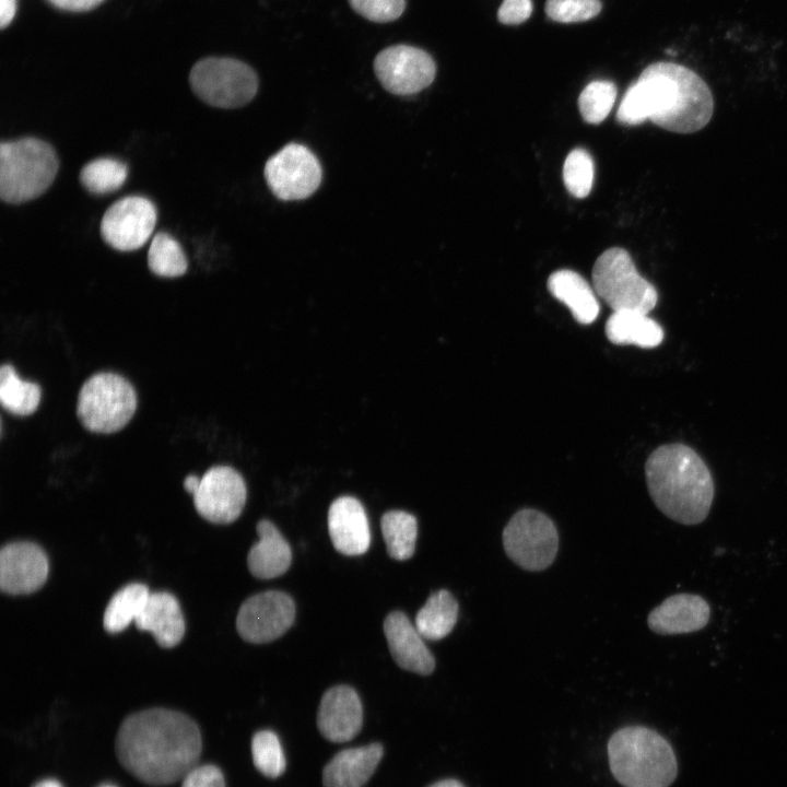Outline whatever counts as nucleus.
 I'll return each mask as SVG.
<instances>
[{"instance_id": "dca6fc26", "label": "nucleus", "mask_w": 787, "mask_h": 787, "mask_svg": "<svg viewBox=\"0 0 787 787\" xmlns=\"http://www.w3.org/2000/svg\"><path fill=\"white\" fill-rule=\"evenodd\" d=\"M363 725V707L356 691L345 684L328 689L317 713L321 736L336 743L352 740Z\"/></svg>"}, {"instance_id": "412c9836", "label": "nucleus", "mask_w": 787, "mask_h": 787, "mask_svg": "<svg viewBox=\"0 0 787 787\" xmlns=\"http://www.w3.org/2000/svg\"><path fill=\"white\" fill-rule=\"evenodd\" d=\"M384 755L380 743L338 752L322 770L325 787H363Z\"/></svg>"}, {"instance_id": "4468645a", "label": "nucleus", "mask_w": 787, "mask_h": 787, "mask_svg": "<svg viewBox=\"0 0 787 787\" xmlns=\"http://www.w3.org/2000/svg\"><path fill=\"white\" fill-rule=\"evenodd\" d=\"M246 495V484L238 471L230 466H213L201 477L192 496L202 518L213 524H230L242 514Z\"/></svg>"}, {"instance_id": "5701e85b", "label": "nucleus", "mask_w": 787, "mask_h": 787, "mask_svg": "<svg viewBox=\"0 0 787 787\" xmlns=\"http://www.w3.org/2000/svg\"><path fill=\"white\" fill-rule=\"evenodd\" d=\"M550 293L571 310L574 319L582 325H589L599 315L597 294L589 283L577 272L561 269L548 279Z\"/></svg>"}, {"instance_id": "aec40b11", "label": "nucleus", "mask_w": 787, "mask_h": 787, "mask_svg": "<svg viewBox=\"0 0 787 787\" xmlns=\"http://www.w3.org/2000/svg\"><path fill=\"white\" fill-rule=\"evenodd\" d=\"M141 631L152 633L163 648L176 646L185 634V619L178 600L166 591L152 592L134 621Z\"/></svg>"}, {"instance_id": "9d476101", "label": "nucleus", "mask_w": 787, "mask_h": 787, "mask_svg": "<svg viewBox=\"0 0 787 787\" xmlns=\"http://www.w3.org/2000/svg\"><path fill=\"white\" fill-rule=\"evenodd\" d=\"M263 174L271 192L284 201L308 198L317 190L322 177L316 155L299 143H289L272 155Z\"/></svg>"}, {"instance_id": "79ce46f5", "label": "nucleus", "mask_w": 787, "mask_h": 787, "mask_svg": "<svg viewBox=\"0 0 787 787\" xmlns=\"http://www.w3.org/2000/svg\"><path fill=\"white\" fill-rule=\"evenodd\" d=\"M32 787H63L58 780L56 779H44L36 784H34Z\"/></svg>"}, {"instance_id": "37998d69", "label": "nucleus", "mask_w": 787, "mask_h": 787, "mask_svg": "<svg viewBox=\"0 0 787 787\" xmlns=\"http://www.w3.org/2000/svg\"><path fill=\"white\" fill-rule=\"evenodd\" d=\"M99 787H116V786L110 785V784H105V785H102V786H99Z\"/></svg>"}, {"instance_id": "20e7f679", "label": "nucleus", "mask_w": 787, "mask_h": 787, "mask_svg": "<svg viewBox=\"0 0 787 787\" xmlns=\"http://www.w3.org/2000/svg\"><path fill=\"white\" fill-rule=\"evenodd\" d=\"M608 756L613 776L624 787H669L678 774L670 743L647 727L615 731L608 742Z\"/></svg>"}, {"instance_id": "f03ea898", "label": "nucleus", "mask_w": 787, "mask_h": 787, "mask_svg": "<svg viewBox=\"0 0 787 787\" xmlns=\"http://www.w3.org/2000/svg\"><path fill=\"white\" fill-rule=\"evenodd\" d=\"M714 107L709 86L695 71L658 61L647 66L627 87L616 120L636 126L648 119L670 132L689 134L708 125Z\"/></svg>"}, {"instance_id": "ea45409f", "label": "nucleus", "mask_w": 787, "mask_h": 787, "mask_svg": "<svg viewBox=\"0 0 787 787\" xmlns=\"http://www.w3.org/2000/svg\"><path fill=\"white\" fill-rule=\"evenodd\" d=\"M200 480H201V478H199V477L196 475V474H189V475H187V477L185 478V480H184V483H183L185 490H186L188 493H190V494L193 495V494L196 493V491L198 490V488H199Z\"/></svg>"}, {"instance_id": "c85d7f7f", "label": "nucleus", "mask_w": 787, "mask_h": 787, "mask_svg": "<svg viewBox=\"0 0 787 787\" xmlns=\"http://www.w3.org/2000/svg\"><path fill=\"white\" fill-rule=\"evenodd\" d=\"M128 176V166L116 158L101 157L85 164L80 171V181L91 193L105 195L119 189Z\"/></svg>"}, {"instance_id": "7c9ffc66", "label": "nucleus", "mask_w": 787, "mask_h": 787, "mask_svg": "<svg viewBox=\"0 0 787 787\" xmlns=\"http://www.w3.org/2000/svg\"><path fill=\"white\" fill-rule=\"evenodd\" d=\"M616 93V86L611 81L596 80L586 85L578 97L583 119L594 125L603 121L614 105Z\"/></svg>"}, {"instance_id": "72a5a7b5", "label": "nucleus", "mask_w": 787, "mask_h": 787, "mask_svg": "<svg viewBox=\"0 0 787 787\" xmlns=\"http://www.w3.org/2000/svg\"><path fill=\"white\" fill-rule=\"evenodd\" d=\"M600 0H547V15L560 23L588 21L601 11Z\"/></svg>"}, {"instance_id": "f257e3e1", "label": "nucleus", "mask_w": 787, "mask_h": 787, "mask_svg": "<svg viewBox=\"0 0 787 787\" xmlns=\"http://www.w3.org/2000/svg\"><path fill=\"white\" fill-rule=\"evenodd\" d=\"M121 765L139 780L168 785L198 765L201 733L187 715L167 708H150L129 715L116 737Z\"/></svg>"}, {"instance_id": "2f4dec72", "label": "nucleus", "mask_w": 787, "mask_h": 787, "mask_svg": "<svg viewBox=\"0 0 787 787\" xmlns=\"http://www.w3.org/2000/svg\"><path fill=\"white\" fill-rule=\"evenodd\" d=\"M251 754L256 768L268 778L281 776L286 768L280 740L271 730H260L252 736Z\"/></svg>"}, {"instance_id": "c756f323", "label": "nucleus", "mask_w": 787, "mask_h": 787, "mask_svg": "<svg viewBox=\"0 0 787 787\" xmlns=\"http://www.w3.org/2000/svg\"><path fill=\"white\" fill-rule=\"evenodd\" d=\"M150 270L163 278H176L186 273L188 261L179 243L169 234L157 233L148 251Z\"/></svg>"}, {"instance_id": "a878e982", "label": "nucleus", "mask_w": 787, "mask_h": 787, "mask_svg": "<svg viewBox=\"0 0 787 787\" xmlns=\"http://www.w3.org/2000/svg\"><path fill=\"white\" fill-rule=\"evenodd\" d=\"M150 594L140 583L128 584L116 591L104 612V629L111 634L124 631L141 613Z\"/></svg>"}, {"instance_id": "6ab92c4d", "label": "nucleus", "mask_w": 787, "mask_h": 787, "mask_svg": "<svg viewBox=\"0 0 787 787\" xmlns=\"http://www.w3.org/2000/svg\"><path fill=\"white\" fill-rule=\"evenodd\" d=\"M384 633L391 657L400 668L421 676H428L434 671L435 659L432 653L403 612L388 613L384 621Z\"/></svg>"}, {"instance_id": "4c0bfd02", "label": "nucleus", "mask_w": 787, "mask_h": 787, "mask_svg": "<svg viewBox=\"0 0 787 787\" xmlns=\"http://www.w3.org/2000/svg\"><path fill=\"white\" fill-rule=\"evenodd\" d=\"M54 7L70 11V12H84L92 10L97 7L104 0H47Z\"/></svg>"}, {"instance_id": "7ed1b4c3", "label": "nucleus", "mask_w": 787, "mask_h": 787, "mask_svg": "<svg viewBox=\"0 0 787 787\" xmlns=\"http://www.w3.org/2000/svg\"><path fill=\"white\" fill-rule=\"evenodd\" d=\"M645 477L654 504L670 519L697 525L708 516L714 479L692 447L682 443L659 446L646 460Z\"/></svg>"}, {"instance_id": "f8f14e48", "label": "nucleus", "mask_w": 787, "mask_h": 787, "mask_svg": "<svg viewBox=\"0 0 787 787\" xmlns=\"http://www.w3.org/2000/svg\"><path fill=\"white\" fill-rule=\"evenodd\" d=\"M375 74L385 90L395 95H411L427 87L435 79L436 64L423 49L396 45L381 50L374 60Z\"/></svg>"}, {"instance_id": "a19ab883", "label": "nucleus", "mask_w": 787, "mask_h": 787, "mask_svg": "<svg viewBox=\"0 0 787 787\" xmlns=\"http://www.w3.org/2000/svg\"><path fill=\"white\" fill-rule=\"evenodd\" d=\"M428 787H466V786L457 779H443V780L432 784Z\"/></svg>"}, {"instance_id": "39448f33", "label": "nucleus", "mask_w": 787, "mask_h": 787, "mask_svg": "<svg viewBox=\"0 0 787 787\" xmlns=\"http://www.w3.org/2000/svg\"><path fill=\"white\" fill-rule=\"evenodd\" d=\"M59 168L54 148L37 138L3 141L0 144V197L21 204L43 195Z\"/></svg>"}, {"instance_id": "ddd939ff", "label": "nucleus", "mask_w": 787, "mask_h": 787, "mask_svg": "<svg viewBox=\"0 0 787 787\" xmlns=\"http://www.w3.org/2000/svg\"><path fill=\"white\" fill-rule=\"evenodd\" d=\"M156 220V208L151 200L128 196L106 210L101 221V235L116 250H136L148 242Z\"/></svg>"}, {"instance_id": "423d86ee", "label": "nucleus", "mask_w": 787, "mask_h": 787, "mask_svg": "<svg viewBox=\"0 0 787 787\" xmlns=\"http://www.w3.org/2000/svg\"><path fill=\"white\" fill-rule=\"evenodd\" d=\"M137 409V393L125 377L101 372L82 385L77 402V416L92 433L110 434L124 428Z\"/></svg>"}, {"instance_id": "f3484780", "label": "nucleus", "mask_w": 787, "mask_h": 787, "mask_svg": "<svg viewBox=\"0 0 787 787\" xmlns=\"http://www.w3.org/2000/svg\"><path fill=\"white\" fill-rule=\"evenodd\" d=\"M328 530L334 549L344 555L364 554L371 543L367 515L352 496L336 498L328 510Z\"/></svg>"}, {"instance_id": "0eeeda50", "label": "nucleus", "mask_w": 787, "mask_h": 787, "mask_svg": "<svg viewBox=\"0 0 787 787\" xmlns=\"http://www.w3.org/2000/svg\"><path fill=\"white\" fill-rule=\"evenodd\" d=\"M594 290L612 309L651 312L658 302L656 287L643 278L623 248L612 247L603 251L592 268Z\"/></svg>"}, {"instance_id": "c9c22d12", "label": "nucleus", "mask_w": 787, "mask_h": 787, "mask_svg": "<svg viewBox=\"0 0 787 787\" xmlns=\"http://www.w3.org/2000/svg\"><path fill=\"white\" fill-rule=\"evenodd\" d=\"M181 787H225V780L218 766L197 765L184 777Z\"/></svg>"}, {"instance_id": "9b49d317", "label": "nucleus", "mask_w": 787, "mask_h": 787, "mask_svg": "<svg viewBox=\"0 0 787 787\" xmlns=\"http://www.w3.org/2000/svg\"><path fill=\"white\" fill-rule=\"evenodd\" d=\"M295 613V603L290 595L267 590L250 596L242 603L236 616V630L248 643L273 642L292 626Z\"/></svg>"}, {"instance_id": "e433bc0d", "label": "nucleus", "mask_w": 787, "mask_h": 787, "mask_svg": "<svg viewBox=\"0 0 787 787\" xmlns=\"http://www.w3.org/2000/svg\"><path fill=\"white\" fill-rule=\"evenodd\" d=\"M531 13V0H503L497 19L502 24L516 25L527 21Z\"/></svg>"}, {"instance_id": "2eb2a0df", "label": "nucleus", "mask_w": 787, "mask_h": 787, "mask_svg": "<svg viewBox=\"0 0 787 787\" xmlns=\"http://www.w3.org/2000/svg\"><path fill=\"white\" fill-rule=\"evenodd\" d=\"M45 551L30 541H15L0 550V589L9 595H27L38 590L48 576Z\"/></svg>"}, {"instance_id": "f704fd0d", "label": "nucleus", "mask_w": 787, "mask_h": 787, "mask_svg": "<svg viewBox=\"0 0 787 787\" xmlns=\"http://www.w3.org/2000/svg\"><path fill=\"white\" fill-rule=\"evenodd\" d=\"M349 2L359 14L378 23L397 20L406 8V0H349Z\"/></svg>"}, {"instance_id": "b1692460", "label": "nucleus", "mask_w": 787, "mask_h": 787, "mask_svg": "<svg viewBox=\"0 0 787 787\" xmlns=\"http://www.w3.org/2000/svg\"><path fill=\"white\" fill-rule=\"evenodd\" d=\"M608 340L618 345L633 344L644 349L658 346L665 337L661 326L635 310L612 312L604 327Z\"/></svg>"}, {"instance_id": "58836bf2", "label": "nucleus", "mask_w": 787, "mask_h": 787, "mask_svg": "<svg viewBox=\"0 0 787 787\" xmlns=\"http://www.w3.org/2000/svg\"><path fill=\"white\" fill-rule=\"evenodd\" d=\"M16 13V0H0V26L5 28Z\"/></svg>"}, {"instance_id": "393cba45", "label": "nucleus", "mask_w": 787, "mask_h": 787, "mask_svg": "<svg viewBox=\"0 0 787 787\" xmlns=\"http://www.w3.org/2000/svg\"><path fill=\"white\" fill-rule=\"evenodd\" d=\"M458 602L450 591L439 589L431 594L415 615L414 625L421 636L439 641L454 629L458 616Z\"/></svg>"}, {"instance_id": "cd10ccee", "label": "nucleus", "mask_w": 787, "mask_h": 787, "mask_svg": "<svg viewBox=\"0 0 787 787\" xmlns=\"http://www.w3.org/2000/svg\"><path fill=\"white\" fill-rule=\"evenodd\" d=\"M40 387L33 381L23 380L11 364L0 368V402L12 414L25 416L34 413L39 404Z\"/></svg>"}, {"instance_id": "bb28decb", "label": "nucleus", "mask_w": 787, "mask_h": 787, "mask_svg": "<svg viewBox=\"0 0 787 787\" xmlns=\"http://www.w3.org/2000/svg\"><path fill=\"white\" fill-rule=\"evenodd\" d=\"M388 555L397 561L413 556L418 537L416 518L404 510H388L380 519Z\"/></svg>"}, {"instance_id": "a211bd4d", "label": "nucleus", "mask_w": 787, "mask_h": 787, "mask_svg": "<svg viewBox=\"0 0 787 787\" xmlns=\"http://www.w3.org/2000/svg\"><path fill=\"white\" fill-rule=\"evenodd\" d=\"M709 616L710 607L702 596L677 594L654 608L647 623L659 635L688 634L704 629Z\"/></svg>"}, {"instance_id": "473e14b6", "label": "nucleus", "mask_w": 787, "mask_h": 787, "mask_svg": "<svg viewBox=\"0 0 787 787\" xmlns=\"http://www.w3.org/2000/svg\"><path fill=\"white\" fill-rule=\"evenodd\" d=\"M594 175V161L586 150L577 148L566 156L563 180L571 195L576 198L587 197L592 188Z\"/></svg>"}, {"instance_id": "4be33fe9", "label": "nucleus", "mask_w": 787, "mask_h": 787, "mask_svg": "<svg viewBox=\"0 0 787 787\" xmlns=\"http://www.w3.org/2000/svg\"><path fill=\"white\" fill-rule=\"evenodd\" d=\"M259 541L252 544L247 555V566L251 575L260 579H271L283 575L292 562L289 542L273 522L261 519L256 527Z\"/></svg>"}, {"instance_id": "1a4fd4ad", "label": "nucleus", "mask_w": 787, "mask_h": 787, "mask_svg": "<svg viewBox=\"0 0 787 787\" xmlns=\"http://www.w3.org/2000/svg\"><path fill=\"white\" fill-rule=\"evenodd\" d=\"M502 538L507 556L527 571L548 568L557 554V529L551 518L537 509L524 508L514 514Z\"/></svg>"}, {"instance_id": "6e6552de", "label": "nucleus", "mask_w": 787, "mask_h": 787, "mask_svg": "<svg viewBox=\"0 0 787 787\" xmlns=\"http://www.w3.org/2000/svg\"><path fill=\"white\" fill-rule=\"evenodd\" d=\"M193 93L204 103L220 108L248 104L258 90V77L248 64L226 57H207L189 73Z\"/></svg>"}]
</instances>
